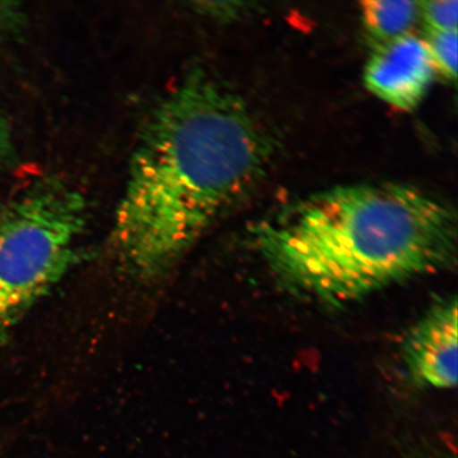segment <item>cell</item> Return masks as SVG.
I'll list each match as a JSON object with an SVG mask.
<instances>
[{
  "label": "cell",
  "mask_w": 458,
  "mask_h": 458,
  "mask_svg": "<svg viewBox=\"0 0 458 458\" xmlns=\"http://www.w3.org/2000/svg\"><path fill=\"white\" fill-rule=\"evenodd\" d=\"M271 140L237 94L187 73L148 118L114 215L120 259L157 280L263 174Z\"/></svg>",
  "instance_id": "6da1fadb"
},
{
  "label": "cell",
  "mask_w": 458,
  "mask_h": 458,
  "mask_svg": "<svg viewBox=\"0 0 458 458\" xmlns=\"http://www.w3.org/2000/svg\"><path fill=\"white\" fill-rule=\"evenodd\" d=\"M251 238L280 284L332 307L451 270L457 262L455 211L400 182L315 193L260 222Z\"/></svg>",
  "instance_id": "7a4b0ae2"
},
{
  "label": "cell",
  "mask_w": 458,
  "mask_h": 458,
  "mask_svg": "<svg viewBox=\"0 0 458 458\" xmlns=\"http://www.w3.org/2000/svg\"><path fill=\"white\" fill-rule=\"evenodd\" d=\"M86 223L82 194L56 180L0 202V337L76 265Z\"/></svg>",
  "instance_id": "3957f363"
},
{
  "label": "cell",
  "mask_w": 458,
  "mask_h": 458,
  "mask_svg": "<svg viewBox=\"0 0 458 458\" xmlns=\"http://www.w3.org/2000/svg\"><path fill=\"white\" fill-rule=\"evenodd\" d=\"M457 301L446 297L428 309L404 337L403 359L416 385L449 389L457 383Z\"/></svg>",
  "instance_id": "277c9868"
},
{
  "label": "cell",
  "mask_w": 458,
  "mask_h": 458,
  "mask_svg": "<svg viewBox=\"0 0 458 458\" xmlns=\"http://www.w3.org/2000/svg\"><path fill=\"white\" fill-rule=\"evenodd\" d=\"M435 72L425 39L411 33L376 46L365 66L364 81L377 98L411 111L425 98Z\"/></svg>",
  "instance_id": "5b68a950"
},
{
  "label": "cell",
  "mask_w": 458,
  "mask_h": 458,
  "mask_svg": "<svg viewBox=\"0 0 458 458\" xmlns=\"http://www.w3.org/2000/svg\"><path fill=\"white\" fill-rule=\"evenodd\" d=\"M360 4L366 31L376 46L408 36L420 19V2L364 0Z\"/></svg>",
  "instance_id": "8992f818"
},
{
  "label": "cell",
  "mask_w": 458,
  "mask_h": 458,
  "mask_svg": "<svg viewBox=\"0 0 458 458\" xmlns=\"http://www.w3.org/2000/svg\"><path fill=\"white\" fill-rule=\"evenodd\" d=\"M435 72L448 80H455L457 74L458 32L427 31L425 39Z\"/></svg>",
  "instance_id": "52a82bcc"
},
{
  "label": "cell",
  "mask_w": 458,
  "mask_h": 458,
  "mask_svg": "<svg viewBox=\"0 0 458 458\" xmlns=\"http://www.w3.org/2000/svg\"><path fill=\"white\" fill-rule=\"evenodd\" d=\"M420 19L427 31H455L458 25L457 0H427L420 2Z\"/></svg>",
  "instance_id": "ba28073f"
},
{
  "label": "cell",
  "mask_w": 458,
  "mask_h": 458,
  "mask_svg": "<svg viewBox=\"0 0 458 458\" xmlns=\"http://www.w3.org/2000/svg\"><path fill=\"white\" fill-rule=\"evenodd\" d=\"M14 156V142L8 119L0 111V169L7 165Z\"/></svg>",
  "instance_id": "9c48e42d"
},
{
  "label": "cell",
  "mask_w": 458,
  "mask_h": 458,
  "mask_svg": "<svg viewBox=\"0 0 458 458\" xmlns=\"http://www.w3.org/2000/svg\"><path fill=\"white\" fill-rule=\"evenodd\" d=\"M24 21L21 9L16 4L0 3V30L15 31L19 30Z\"/></svg>",
  "instance_id": "30bf717a"
},
{
  "label": "cell",
  "mask_w": 458,
  "mask_h": 458,
  "mask_svg": "<svg viewBox=\"0 0 458 458\" xmlns=\"http://www.w3.org/2000/svg\"><path fill=\"white\" fill-rule=\"evenodd\" d=\"M411 458H435L432 456H417V457H411Z\"/></svg>",
  "instance_id": "8fae6325"
}]
</instances>
